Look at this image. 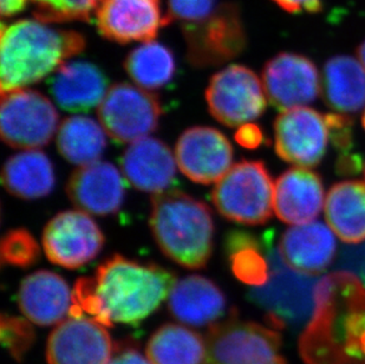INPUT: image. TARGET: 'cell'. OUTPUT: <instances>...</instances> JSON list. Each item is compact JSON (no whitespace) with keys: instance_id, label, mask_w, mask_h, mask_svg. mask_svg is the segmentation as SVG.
Listing matches in <instances>:
<instances>
[{"instance_id":"obj_1","label":"cell","mask_w":365,"mask_h":364,"mask_svg":"<svg viewBox=\"0 0 365 364\" xmlns=\"http://www.w3.org/2000/svg\"><path fill=\"white\" fill-rule=\"evenodd\" d=\"M175 284L172 271L115 255L97 268L93 278H81L73 293V310L88 313L104 327L138 324L152 315Z\"/></svg>"},{"instance_id":"obj_2","label":"cell","mask_w":365,"mask_h":364,"mask_svg":"<svg viewBox=\"0 0 365 364\" xmlns=\"http://www.w3.org/2000/svg\"><path fill=\"white\" fill-rule=\"evenodd\" d=\"M299 351L307 364H365V288L355 273L319 279Z\"/></svg>"},{"instance_id":"obj_3","label":"cell","mask_w":365,"mask_h":364,"mask_svg":"<svg viewBox=\"0 0 365 364\" xmlns=\"http://www.w3.org/2000/svg\"><path fill=\"white\" fill-rule=\"evenodd\" d=\"M86 48V39L73 30H57L39 21H18L1 26V95L41 82L66 59Z\"/></svg>"},{"instance_id":"obj_4","label":"cell","mask_w":365,"mask_h":364,"mask_svg":"<svg viewBox=\"0 0 365 364\" xmlns=\"http://www.w3.org/2000/svg\"><path fill=\"white\" fill-rule=\"evenodd\" d=\"M149 223L163 255L183 268L206 266L214 245L213 217L206 203L181 191L156 193Z\"/></svg>"},{"instance_id":"obj_5","label":"cell","mask_w":365,"mask_h":364,"mask_svg":"<svg viewBox=\"0 0 365 364\" xmlns=\"http://www.w3.org/2000/svg\"><path fill=\"white\" fill-rule=\"evenodd\" d=\"M269 264V280L265 285L248 292L252 302L267 313L271 325L298 329L314 315V290L319 279L296 271L286 264L279 248L273 246V236L265 234Z\"/></svg>"},{"instance_id":"obj_6","label":"cell","mask_w":365,"mask_h":364,"mask_svg":"<svg viewBox=\"0 0 365 364\" xmlns=\"http://www.w3.org/2000/svg\"><path fill=\"white\" fill-rule=\"evenodd\" d=\"M212 200L226 219L244 225H262L272 217L274 185L262 161L238 162L217 182Z\"/></svg>"},{"instance_id":"obj_7","label":"cell","mask_w":365,"mask_h":364,"mask_svg":"<svg viewBox=\"0 0 365 364\" xmlns=\"http://www.w3.org/2000/svg\"><path fill=\"white\" fill-rule=\"evenodd\" d=\"M58 118L53 104L39 91L19 89L1 95L0 134L9 147L36 151L48 145Z\"/></svg>"},{"instance_id":"obj_8","label":"cell","mask_w":365,"mask_h":364,"mask_svg":"<svg viewBox=\"0 0 365 364\" xmlns=\"http://www.w3.org/2000/svg\"><path fill=\"white\" fill-rule=\"evenodd\" d=\"M181 29L187 59L197 68L221 66L240 55L246 46L244 23L235 4H220L210 17Z\"/></svg>"},{"instance_id":"obj_9","label":"cell","mask_w":365,"mask_h":364,"mask_svg":"<svg viewBox=\"0 0 365 364\" xmlns=\"http://www.w3.org/2000/svg\"><path fill=\"white\" fill-rule=\"evenodd\" d=\"M264 84L255 71L239 64L225 68L210 79L206 101L212 116L227 126L242 127L266 109Z\"/></svg>"},{"instance_id":"obj_10","label":"cell","mask_w":365,"mask_h":364,"mask_svg":"<svg viewBox=\"0 0 365 364\" xmlns=\"http://www.w3.org/2000/svg\"><path fill=\"white\" fill-rule=\"evenodd\" d=\"M160 117L161 104L158 96L129 83L111 86L98 107L102 127L120 143L147 138L156 131Z\"/></svg>"},{"instance_id":"obj_11","label":"cell","mask_w":365,"mask_h":364,"mask_svg":"<svg viewBox=\"0 0 365 364\" xmlns=\"http://www.w3.org/2000/svg\"><path fill=\"white\" fill-rule=\"evenodd\" d=\"M205 364H265L278 358L282 337L276 330L237 318L210 325Z\"/></svg>"},{"instance_id":"obj_12","label":"cell","mask_w":365,"mask_h":364,"mask_svg":"<svg viewBox=\"0 0 365 364\" xmlns=\"http://www.w3.org/2000/svg\"><path fill=\"white\" fill-rule=\"evenodd\" d=\"M103 244L100 227L82 211L57 214L43 232V248L48 261L70 270L93 261Z\"/></svg>"},{"instance_id":"obj_13","label":"cell","mask_w":365,"mask_h":364,"mask_svg":"<svg viewBox=\"0 0 365 364\" xmlns=\"http://www.w3.org/2000/svg\"><path fill=\"white\" fill-rule=\"evenodd\" d=\"M325 117L317 110L298 107L286 110L274 122V147L284 161L310 168L319 165L327 153Z\"/></svg>"},{"instance_id":"obj_14","label":"cell","mask_w":365,"mask_h":364,"mask_svg":"<svg viewBox=\"0 0 365 364\" xmlns=\"http://www.w3.org/2000/svg\"><path fill=\"white\" fill-rule=\"evenodd\" d=\"M262 84L269 103L283 111L312 103L321 93L317 66L292 52L278 54L266 63Z\"/></svg>"},{"instance_id":"obj_15","label":"cell","mask_w":365,"mask_h":364,"mask_svg":"<svg viewBox=\"0 0 365 364\" xmlns=\"http://www.w3.org/2000/svg\"><path fill=\"white\" fill-rule=\"evenodd\" d=\"M168 23L161 0H101L96 10L101 35L120 44L153 41Z\"/></svg>"},{"instance_id":"obj_16","label":"cell","mask_w":365,"mask_h":364,"mask_svg":"<svg viewBox=\"0 0 365 364\" xmlns=\"http://www.w3.org/2000/svg\"><path fill=\"white\" fill-rule=\"evenodd\" d=\"M180 171L193 182L210 185L231 169L233 148L221 131L193 127L180 136L175 147Z\"/></svg>"},{"instance_id":"obj_17","label":"cell","mask_w":365,"mask_h":364,"mask_svg":"<svg viewBox=\"0 0 365 364\" xmlns=\"http://www.w3.org/2000/svg\"><path fill=\"white\" fill-rule=\"evenodd\" d=\"M115 350L106 327L93 318L73 317L52 331L46 347L48 364H108Z\"/></svg>"},{"instance_id":"obj_18","label":"cell","mask_w":365,"mask_h":364,"mask_svg":"<svg viewBox=\"0 0 365 364\" xmlns=\"http://www.w3.org/2000/svg\"><path fill=\"white\" fill-rule=\"evenodd\" d=\"M66 194L84 213L108 216L121 208L125 186L118 169L110 162L81 166L70 176Z\"/></svg>"},{"instance_id":"obj_19","label":"cell","mask_w":365,"mask_h":364,"mask_svg":"<svg viewBox=\"0 0 365 364\" xmlns=\"http://www.w3.org/2000/svg\"><path fill=\"white\" fill-rule=\"evenodd\" d=\"M18 305L32 323L50 327L62 323L68 315H71L73 295L61 275L41 270L21 282Z\"/></svg>"},{"instance_id":"obj_20","label":"cell","mask_w":365,"mask_h":364,"mask_svg":"<svg viewBox=\"0 0 365 364\" xmlns=\"http://www.w3.org/2000/svg\"><path fill=\"white\" fill-rule=\"evenodd\" d=\"M324 187L321 178L310 169L299 167L286 171L274 185V212L291 225L309 223L321 213Z\"/></svg>"},{"instance_id":"obj_21","label":"cell","mask_w":365,"mask_h":364,"mask_svg":"<svg viewBox=\"0 0 365 364\" xmlns=\"http://www.w3.org/2000/svg\"><path fill=\"white\" fill-rule=\"evenodd\" d=\"M278 248L289 268L305 275H318L334 261L337 244L327 225L311 221L286 231Z\"/></svg>"},{"instance_id":"obj_22","label":"cell","mask_w":365,"mask_h":364,"mask_svg":"<svg viewBox=\"0 0 365 364\" xmlns=\"http://www.w3.org/2000/svg\"><path fill=\"white\" fill-rule=\"evenodd\" d=\"M124 176L142 192L161 193L176 174V158L165 142L143 138L133 142L121 161Z\"/></svg>"},{"instance_id":"obj_23","label":"cell","mask_w":365,"mask_h":364,"mask_svg":"<svg viewBox=\"0 0 365 364\" xmlns=\"http://www.w3.org/2000/svg\"><path fill=\"white\" fill-rule=\"evenodd\" d=\"M226 297L220 288L202 275H187L173 286L168 309L173 317L192 327L215 324L226 311Z\"/></svg>"},{"instance_id":"obj_24","label":"cell","mask_w":365,"mask_h":364,"mask_svg":"<svg viewBox=\"0 0 365 364\" xmlns=\"http://www.w3.org/2000/svg\"><path fill=\"white\" fill-rule=\"evenodd\" d=\"M50 89L58 107L84 113L100 107L108 93V79L93 63H64L52 77Z\"/></svg>"},{"instance_id":"obj_25","label":"cell","mask_w":365,"mask_h":364,"mask_svg":"<svg viewBox=\"0 0 365 364\" xmlns=\"http://www.w3.org/2000/svg\"><path fill=\"white\" fill-rule=\"evenodd\" d=\"M322 90L329 107L338 113H357L365 107L364 66L351 56H334L325 63Z\"/></svg>"},{"instance_id":"obj_26","label":"cell","mask_w":365,"mask_h":364,"mask_svg":"<svg viewBox=\"0 0 365 364\" xmlns=\"http://www.w3.org/2000/svg\"><path fill=\"white\" fill-rule=\"evenodd\" d=\"M331 230L348 244L365 241V183L344 181L331 187L325 200Z\"/></svg>"},{"instance_id":"obj_27","label":"cell","mask_w":365,"mask_h":364,"mask_svg":"<svg viewBox=\"0 0 365 364\" xmlns=\"http://www.w3.org/2000/svg\"><path fill=\"white\" fill-rule=\"evenodd\" d=\"M1 181L12 196L24 200L39 199L48 196L55 187V171L43 151H26L7 158Z\"/></svg>"},{"instance_id":"obj_28","label":"cell","mask_w":365,"mask_h":364,"mask_svg":"<svg viewBox=\"0 0 365 364\" xmlns=\"http://www.w3.org/2000/svg\"><path fill=\"white\" fill-rule=\"evenodd\" d=\"M145 351L152 364H205L207 344L194 330L168 323L153 333Z\"/></svg>"},{"instance_id":"obj_29","label":"cell","mask_w":365,"mask_h":364,"mask_svg":"<svg viewBox=\"0 0 365 364\" xmlns=\"http://www.w3.org/2000/svg\"><path fill=\"white\" fill-rule=\"evenodd\" d=\"M102 124L86 116H71L63 121L57 134V148L70 163L90 165L100 160L107 146Z\"/></svg>"},{"instance_id":"obj_30","label":"cell","mask_w":365,"mask_h":364,"mask_svg":"<svg viewBox=\"0 0 365 364\" xmlns=\"http://www.w3.org/2000/svg\"><path fill=\"white\" fill-rule=\"evenodd\" d=\"M124 69L143 89H158L173 79L175 73V59L165 45L155 41H147L127 56Z\"/></svg>"},{"instance_id":"obj_31","label":"cell","mask_w":365,"mask_h":364,"mask_svg":"<svg viewBox=\"0 0 365 364\" xmlns=\"http://www.w3.org/2000/svg\"><path fill=\"white\" fill-rule=\"evenodd\" d=\"M228 251L235 277L247 285H265L269 277V264L264 246L251 234L235 232L228 237Z\"/></svg>"},{"instance_id":"obj_32","label":"cell","mask_w":365,"mask_h":364,"mask_svg":"<svg viewBox=\"0 0 365 364\" xmlns=\"http://www.w3.org/2000/svg\"><path fill=\"white\" fill-rule=\"evenodd\" d=\"M324 117L331 142L339 154L337 161L338 172L339 174H357L362 168V161L359 155L352 153L354 121L346 115L336 113H327Z\"/></svg>"},{"instance_id":"obj_33","label":"cell","mask_w":365,"mask_h":364,"mask_svg":"<svg viewBox=\"0 0 365 364\" xmlns=\"http://www.w3.org/2000/svg\"><path fill=\"white\" fill-rule=\"evenodd\" d=\"M34 16L43 23L88 21L101 0H31Z\"/></svg>"},{"instance_id":"obj_34","label":"cell","mask_w":365,"mask_h":364,"mask_svg":"<svg viewBox=\"0 0 365 364\" xmlns=\"http://www.w3.org/2000/svg\"><path fill=\"white\" fill-rule=\"evenodd\" d=\"M0 255L3 264L26 268L37 263L41 248L29 231L16 228L9 231L1 239Z\"/></svg>"},{"instance_id":"obj_35","label":"cell","mask_w":365,"mask_h":364,"mask_svg":"<svg viewBox=\"0 0 365 364\" xmlns=\"http://www.w3.org/2000/svg\"><path fill=\"white\" fill-rule=\"evenodd\" d=\"M0 337L1 343L11 356L16 361L21 362L35 343L36 333L28 320L3 315L0 323Z\"/></svg>"},{"instance_id":"obj_36","label":"cell","mask_w":365,"mask_h":364,"mask_svg":"<svg viewBox=\"0 0 365 364\" xmlns=\"http://www.w3.org/2000/svg\"><path fill=\"white\" fill-rule=\"evenodd\" d=\"M220 4L217 0H168V17L170 21L182 25L195 24L210 17Z\"/></svg>"},{"instance_id":"obj_37","label":"cell","mask_w":365,"mask_h":364,"mask_svg":"<svg viewBox=\"0 0 365 364\" xmlns=\"http://www.w3.org/2000/svg\"><path fill=\"white\" fill-rule=\"evenodd\" d=\"M338 265L344 271L352 272L359 275L365 284V244L361 245L359 248L343 250Z\"/></svg>"},{"instance_id":"obj_38","label":"cell","mask_w":365,"mask_h":364,"mask_svg":"<svg viewBox=\"0 0 365 364\" xmlns=\"http://www.w3.org/2000/svg\"><path fill=\"white\" fill-rule=\"evenodd\" d=\"M235 140L242 147L255 149L262 145L264 141V135L260 128L257 127L255 124L247 123L239 128V131L235 134Z\"/></svg>"},{"instance_id":"obj_39","label":"cell","mask_w":365,"mask_h":364,"mask_svg":"<svg viewBox=\"0 0 365 364\" xmlns=\"http://www.w3.org/2000/svg\"><path fill=\"white\" fill-rule=\"evenodd\" d=\"M108 364H149L141 353L130 344H118Z\"/></svg>"},{"instance_id":"obj_40","label":"cell","mask_w":365,"mask_h":364,"mask_svg":"<svg viewBox=\"0 0 365 364\" xmlns=\"http://www.w3.org/2000/svg\"><path fill=\"white\" fill-rule=\"evenodd\" d=\"M289 14H316L322 10V0H272Z\"/></svg>"},{"instance_id":"obj_41","label":"cell","mask_w":365,"mask_h":364,"mask_svg":"<svg viewBox=\"0 0 365 364\" xmlns=\"http://www.w3.org/2000/svg\"><path fill=\"white\" fill-rule=\"evenodd\" d=\"M28 0H0V12L3 17H12L24 10Z\"/></svg>"},{"instance_id":"obj_42","label":"cell","mask_w":365,"mask_h":364,"mask_svg":"<svg viewBox=\"0 0 365 364\" xmlns=\"http://www.w3.org/2000/svg\"><path fill=\"white\" fill-rule=\"evenodd\" d=\"M357 55H359V62L364 66L365 69V41H363L362 44L359 45Z\"/></svg>"},{"instance_id":"obj_43","label":"cell","mask_w":365,"mask_h":364,"mask_svg":"<svg viewBox=\"0 0 365 364\" xmlns=\"http://www.w3.org/2000/svg\"><path fill=\"white\" fill-rule=\"evenodd\" d=\"M265 364H287L286 363L285 360H284L282 356H278V358H274L273 361L269 362V363Z\"/></svg>"},{"instance_id":"obj_44","label":"cell","mask_w":365,"mask_h":364,"mask_svg":"<svg viewBox=\"0 0 365 364\" xmlns=\"http://www.w3.org/2000/svg\"><path fill=\"white\" fill-rule=\"evenodd\" d=\"M362 123H363V127H364V129H365V111H364V113H363Z\"/></svg>"},{"instance_id":"obj_45","label":"cell","mask_w":365,"mask_h":364,"mask_svg":"<svg viewBox=\"0 0 365 364\" xmlns=\"http://www.w3.org/2000/svg\"><path fill=\"white\" fill-rule=\"evenodd\" d=\"M364 174H365V168H364Z\"/></svg>"}]
</instances>
